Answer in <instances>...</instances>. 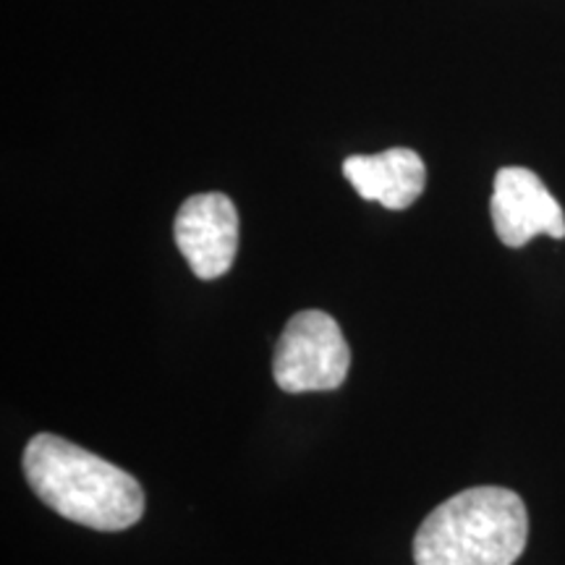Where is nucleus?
I'll use <instances>...</instances> for the list:
<instances>
[{
	"mask_svg": "<svg viewBox=\"0 0 565 565\" xmlns=\"http://www.w3.org/2000/svg\"><path fill=\"white\" fill-rule=\"evenodd\" d=\"M490 212L494 233L511 249H521L542 233L565 238L563 207L550 194L545 181L529 168H500L494 175Z\"/></svg>",
	"mask_w": 565,
	"mask_h": 565,
	"instance_id": "nucleus-5",
	"label": "nucleus"
},
{
	"mask_svg": "<svg viewBox=\"0 0 565 565\" xmlns=\"http://www.w3.org/2000/svg\"><path fill=\"white\" fill-rule=\"evenodd\" d=\"M349 370L351 349L333 317L307 309L288 320L273 356V377L280 391H335Z\"/></svg>",
	"mask_w": 565,
	"mask_h": 565,
	"instance_id": "nucleus-3",
	"label": "nucleus"
},
{
	"mask_svg": "<svg viewBox=\"0 0 565 565\" xmlns=\"http://www.w3.org/2000/svg\"><path fill=\"white\" fill-rule=\"evenodd\" d=\"M529 540L524 500L505 487H469L437 505L414 536L416 565H513Z\"/></svg>",
	"mask_w": 565,
	"mask_h": 565,
	"instance_id": "nucleus-2",
	"label": "nucleus"
},
{
	"mask_svg": "<svg viewBox=\"0 0 565 565\" xmlns=\"http://www.w3.org/2000/svg\"><path fill=\"white\" fill-rule=\"evenodd\" d=\"M173 238L196 278H223L238 252L236 204L221 192L189 196L175 215Z\"/></svg>",
	"mask_w": 565,
	"mask_h": 565,
	"instance_id": "nucleus-4",
	"label": "nucleus"
},
{
	"mask_svg": "<svg viewBox=\"0 0 565 565\" xmlns=\"http://www.w3.org/2000/svg\"><path fill=\"white\" fill-rule=\"evenodd\" d=\"M21 466L42 503L74 524L124 532L145 513V492L129 471L66 437L34 435Z\"/></svg>",
	"mask_w": 565,
	"mask_h": 565,
	"instance_id": "nucleus-1",
	"label": "nucleus"
},
{
	"mask_svg": "<svg viewBox=\"0 0 565 565\" xmlns=\"http://www.w3.org/2000/svg\"><path fill=\"white\" fill-rule=\"evenodd\" d=\"M343 175L362 200L383 204L385 210L412 207L427 186V166L408 147H393L377 154H351L343 162Z\"/></svg>",
	"mask_w": 565,
	"mask_h": 565,
	"instance_id": "nucleus-6",
	"label": "nucleus"
}]
</instances>
